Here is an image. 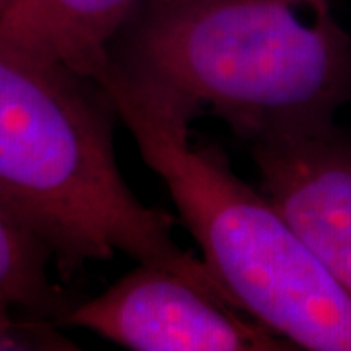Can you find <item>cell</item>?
I'll use <instances>...</instances> for the list:
<instances>
[{"mask_svg": "<svg viewBox=\"0 0 351 351\" xmlns=\"http://www.w3.org/2000/svg\"><path fill=\"white\" fill-rule=\"evenodd\" d=\"M110 69L248 143L332 123L351 101V36L332 0H141Z\"/></svg>", "mask_w": 351, "mask_h": 351, "instance_id": "cell-1", "label": "cell"}, {"mask_svg": "<svg viewBox=\"0 0 351 351\" xmlns=\"http://www.w3.org/2000/svg\"><path fill=\"white\" fill-rule=\"evenodd\" d=\"M113 115L96 82L0 49V203L45 242L64 276L121 252L232 304L205 262L176 244L172 217L127 186Z\"/></svg>", "mask_w": 351, "mask_h": 351, "instance_id": "cell-2", "label": "cell"}, {"mask_svg": "<svg viewBox=\"0 0 351 351\" xmlns=\"http://www.w3.org/2000/svg\"><path fill=\"white\" fill-rule=\"evenodd\" d=\"M98 86L240 313L293 350L351 351V295L262 191L240 180L217 147H193L191 121L113 69Z\"/></svg>", "mask_w": 351, "mask_h": 351, "instance_id": "cell-3", "label": "cell"}, {"mask_svg": "<svg viewBox=\"0 0 351 351\" xmlns=\"http://www.w3.org/2000/svg\"><path fill=\"white\" fill-rule=\"evenodd\" d=\"M57 326L82 328L133 351L293 350L248 314L160 265L138 263Z\"/></svg>", "mask_w": 351, "mask_h": 351, "instance_id": "cell-4", "label": "cell"}, {"mask_svg": "<svg viewBox=\"0 0 351 351\" xmlns=\"http://www.w3.org/2000/svg\"><path fill=\"white\" fill-rule=\"evenodd\" d=\"M260 191L351 295V137L336 123L250 143Z\"/></svg>", "mask_w": 351, "mask_h": 351, "instance_id": "cell-5", "label": "cell"}, {"mask_svg": "<svg viewBox=\"0 0 351 351\" xmlns=\"http://www.w3.org/2000/svg\"><path fill=\"white\" fill-rule=\"evenodd\" d=\"M141 0H6L0 49L100 82L112 43Z\"/></svg>", "mask_w": 351, "mask_h": 351, "instance_id": "cell-6", "label": "cell"}, {"mask_svg": "<svg viewBox=\"0 0 351 351\" xmlns=\"http://www.w3.org/2000/svg\"><path fill=\"white\" fill-rule=\"evenodd\" d=\"M53 254L0 203V304L57 324L73 304L49 276Z\"/></svg>", "mask_w": 351, "mask_h": 351, "instance_id": "cell-7", "label": "cell"}, {"mask_svg": "<svg viewBox=\"0 0 351 351\" xmlns=\"http://www.w3.org/2000/svg\"><path fill=\"white\" fill-rule=\"evenodd\" d=\"M0 350H76L57 324L0 304Z\"/></svg>", "mask_w": 351, "mask_h": 351, "instance_id": "cell-8", "label": "cell"}, {"mask_svg": "<svg viewBox=\"0 0 351 351\" xmlns=\"http://www.w3.org/2000/svg\"><path fill=\"white\" fill-rule=\"evenodd\" d=\"M4 2H6V0H0V8H2V6H4Z\"/></svg>", "mask_w": 351, "mask_h": 351, "instance_id": "cell-9", "label": "cell"}]
</instances>
